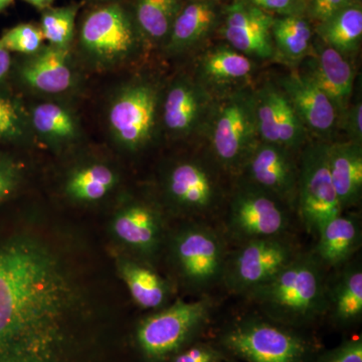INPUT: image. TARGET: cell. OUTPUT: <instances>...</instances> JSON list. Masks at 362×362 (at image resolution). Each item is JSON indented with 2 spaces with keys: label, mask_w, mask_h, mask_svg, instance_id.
Here are the masks:
<instances>
[{
  "label": "cell",
  "mask_w": 362,
  "mask_h": 362,
  "mask_svg": "<svg viewBox=\"0 0 362 362\" xmlns=\"http://www.w3.org/2000/svg\"><path fill=\"white\" fill-rule=\"evenodd\" d=\"M243 168L246 169L252 185L277 197L283 204L296 207L299 168L289 150L258 141Z\"/></svg>",
  "instance_id": "cell-14"
},
{
  "label": "cell",
  "mask_w": 362,
  "mask_h": 362,
  "mask_svg": "<svg viewBox=\"0 0 362 362\" xmlns=\"http://www.w3.org/2000/svg\"><path fill=\"white\" fill-rule=\"evenodd\" d=\"M320 362H362L361 337L343 342L327 352Z\"/></svg>",
  "instance_id": "cell-37"
},
{
  "label": "cell",
  "mask_w": 362,
  "mask_h": 362,
  "mask_svg": "<svg viewBox=\"0 0 362 362\" xmlns=\"http://www.w3.org/2000/svg\"><path fill=\"white\" fill-rule=\"evenodd\" d=\"M326 268L313 252H300L266 284L247 293L272 320L304 325L327 313L329 283Z\"/></svg>",
  "instance_id": "cell-2"
},
{
  "label": "cell",
  "mask_w": 362,
  "mask_h": 362,
  "mask_svg": "<svg viewBox=\"0 0 362 362\" xmlns=\"http://www.w3.org/2000/svg\"><path fill=\"white\" fill-rule=\"evenodd\" d=\"M44 40L40 28L30 23H23L4 33L0 42L7 51L35 54L40 51Z\"/></svg>",
  "instance_id": "cell-33"
},
{
  "label": "cell",
  "mask_w": 362,
  "mask_h": 362,
  "mask_svg": "<svg viewBox=\"0 0 362 362\" xmlns=\"http://www.w3.org/2000/svg\"><path fill=\"white\" fill-rule=\"evenodd\" d=\"M25 1L37 8H45V7L51 6L54 0H25Z\"/></svg>",
  "instance_id": "cell-42"
},
{
  "label": "cell",
  "mask_w": 362,
  "mask_h": 362,
  "mask_svg": "<svg viewBox=\"0 0 362 362\" xmlns=\"http://www.w3.org/2000/svg\"><path fill=\"white\" fill-rule=\"evenodd\" d=\"M182 4V0H136V28L149 42H166Z\"/></svg>",
  "instance_id": "cell-29"
},
{
  "label": "cell",
  "mask_w": 362,
  "mask_h": 362,
  "mask_svg": "<svg viewBox=\"0 0 362 362\" xmlns=\"http://www.w3.org/2000/svg\"><path fill=\"white\" fill-rule=\"evenodd\" d=\"M18 169L11 161L0 158V201L8 197L18 183Z\"/></svg>",
  "instance_id": "cell-40"
},
{
  "label": "cell",
  "mask_w": 362,
  "mask_h": 362,
  "mask_svg": "<svg viewBox=\"0 0 362 362\" xmlns=\"http://www.w3.org/2000/svg\"><path fill=\"white\" fill-rule=\"evenodd\" d=\"M356 0H307V18L320 23L329 20Z\"/></svg>",
  "instance_id": "cell-36"
},
{
  "label": "cell",
  "mask_w": 362,
  "mask_h": 362,
  "mask_svg": "<svg viewBox=\"0 0 362 362\" xmlns=\"http://www.w3.org/2000/svg\"><path fill=\"white\" fill-rule=\"evenodd\" d=\"M25 128V119L18 105L8 98L0 97V139H18Z\"/></svg>",
  "instance_id": "cell-34"
},
{
  "label": "cell",
  "mask_w": 362,
  "mask_h": 362,
  "mask_svg": "<svg viewBox=\"0 0 362 362\" xmlns=\"http://www.w3.org/2000/svg\"><path fill=\"white\" fill-rule=\"evenodd\" d=\"M33 128L44 139L51 143L73 141L78 136L77 121L65 107L54 103H42L32 112Z\"/></svg>",
  "instance_id": "cell-31"
},
{
  "label": "cell",
  "mask_w": 362,
  "mask_h": 362,
  "mask_svg": "<svg viewBox=\"0 0 362 362\" xmlns=\"http://www.w3.org/2000/svg\"><path fill=\"white\" fill-rule=\"evenodd\" d=\"M279 87L291 102L306 129L322 137L333 132L338 122L337 112L309 76L290 74L281 78Z\"/></svg>",
  "instance_id": "cell-19"
},
{
  "label": "cell",
  "mask_w": 362,
  "mask_h": 362,
  "mask_svg": "<svg viewBox=\"0 0 362 362\" xmlns=\"http://www.w3.org/2000/svg\"><path fill=\"white\" fill-rule=\"evenodd\" d=\"M314 254L325 268H338L349 263L361 245L358 218L338 214L317 233Z\"/></svg>",
  "instance_id": "cell-23"
},
{
  "label": "cell",
  "mask_w": 362,
  "mask_h": 362,
  "mask_svg": "<svg viewBox=\"0 0 362 362\" xmlns=\"http://www.w3.org/2000/svg\"><path fill=\"white\" fill-rule=\"evenodd\" d=\"M206 121L209 143L218 163L228 170L243 168L258 143L254 93H225L214 102Z\"/></svg>",
  "instance_id": "cell-3"
},
{
  "label": "cell",
  "mask_w": 362,
  "mask_h": 362,
  "mask_svg": "<svg viewBox=\"0 0 362 362\" xmlns=\"http://www.w3.org/2000/svg\"><path fill=\"white\" fill-rule=\"evenodd\" d=\"M171 265L189 289L202 291L223 279L228 254L216 230L189 223L176 230L169 245Z\"/></svg>",
  "instance_id": "cell-5"
},
{
  "label": "cell",
  "mask_w": 362,
  "mask_h": 362,
  "mask_svg": "<svg viewBox=\"0 0 362 362\" xmlns=\"http://www.w3.org/2000/svg\"><path fill=\"white\" fill-rule=\"evenodd\" d=\"M274 18L244 0H233L223 8L218 28L235 51L249 58L270 59L275 54L272 39Z\"/></svg>",
  "instance_id": "cell-12"
},
{
  "label": "cell",
  "mask_w": 362,
  "mask_h": 362,
  "mask_svg": "<svg viewBox=\"0 0 362 362\" xmlns=\"http://www.w3.org/2000/svg\"><path fill=\"white\" fill-rule=\"evenodd\" d=\"M315 32L319 40L343 56L356 52L362 39L361 1L354 2L329 20L318 23Z\"/></svg>",
  "instance_id": "cell-27"
},
{
  "label": "cell",
  "mask_w": 362,
  "mask_h": 362,
  "mask_svg": "<svg viewBox=\"0 0 362 362\" xmlns=\"http://www.w3.org/2000/svg\"><path fill=\"white\" fill-rule=\"evenodd\" d=\"M223 347L247 362H310V343L282 326L246 319L221 337Z\"/></svg>",
  "instance_id": "cell-6"
},
{
  "label": "cell",
  "mask_w": 362,
  "mask_h": 362,
  "mask_svg": "<svg viewBox=\"0 0 362 362\" xmlns=\"http://www.w3.org/2000/svg\"><path fill=\"white\" fill-rule=\"evenodd\" d=\"M314 30L306 16H275L272 25L274 49L286 61H301L312 51Z\"/></svg>",
  "instance_id": "cell-28"
},
{
  "label": "cell",
  "mask_w": 362,
  "mask_h": 362,
  "mask_svg": "<svg viewBox=\"0 0 362 362\" xmlns=\"http://www.w3.org/2000/svg\"><path fill=\"white\" fill-rule=\"evenodd\" d=\"M21 69V77L33 89L47 94L66 92L74 82L68 49L52 47L40 49Z\"/></svg>",
  "instance_id": "cell-24"
},
{
  "label": "cell",
  "mask_w": 362,
  "mask_h": 362,
  "mask_svg": "<svg viewBox=\"0 0 362 362\" xmlns=\"http://www.w3.org/2000/svg\"><path fill=\"white\" fill-rule=\"evenodd\" d=\"M328 313L341 326L351 325L362 316V270L361 264L345 267L335 284L329 285Z\"/></svg>",
  "instance_id": "cell-26"
},
{
  "label": "cell",
  "mask_w": 362,
  "mask_h": 362,
  "mask_svg": "<svg viewBox=\"0 0 362 362\" xmlns=\"http://www.w3.org/2000/svg\"><path fill=\"white\" fill-rule=\"evenodd\" d=\"M214 304L211 300H177L143 319L136 329L140 351L152 361L175 356L209 323Z\"/></svg>",
  "instance_id": "cell-4"
},
{
  "label": "cell",
  "mask_w": 362,
  "mask_h": 362,
  "mask_svg": "<svg viewBox=\"0 0 362 362\" xmlns=\"http://www.w3.org/2000/svg\"><path fill=\"white\" fill-rule=\"evenodd\" d=\"M138 30L119 4L100 7L86 16L80 32L83 49L98 63L116 64L134 52Z\"/></svg>",
  "instance_id": "cell-9"
},
{
  "label": "cell",
  "mask_w": 362,
  "mask_h": 362,
  "mask_svg": "<svg viewBox=\"0 0 362 362\" xmlns=\"http://www.w3.org/2000/svg\"><path fill=\"white\" fill-rule=\"evenodd\" d=\"M296 209L307 232L315 235L327 221L342 214L331 180L325 143L304 150L298 173Z\"/></svg>",
  "instance_id": "cell-8"
},
{
  "label": "cell",
  "mask_w": 362,
  "mask_h": 362,
  "mask_svg": "<svg viewBox=\"0 0 362 362\" xmlns=\"http://www.w3.org/2000/svg\"><path fill=\"white\" fill-rule=\"evenodd\" d=\"M223 354L209 344H197L173 356L170 362H221Z\"/></svg>",
  "instance_id": "cell-38"
},
{
  "label": "cell",
  "mask_w": 362,
  "mask_h": 362,
  "mask_svg": "<svg viewBox=\"0 0 362 362\" xmlns=\"http://www.w3.org/2000/svg\"><path fill=\"white\" fill-rule=\"evenodd\" d=\"M11 2H13V0H0V11L6 9V7L11 4Z\"/></svg>",
  "instance_id": "cell-43"
},
{
  "label": "cell",
  "mask_w": 362,
  "mask_h": 362,
  "mask_svg": "<svg viewBox=\"0 0 362 362\" xmlns=\"http://www.w3.org/2000/svg\"><path fill=\"white\" fill-rule=\"evenodd\" d=\"M11 66V52L7 51L0 42V81L6 78Z\"/></svg>",
  "instance_id": "cell-41"
},
{
  "label": "cell",
  "mask_w": 362,
  "mask_h": 362,
  "mask_svg": "<svg viewBox=\"0 0 362 362\" xmlns=\"http://www.w3.org/2000/svg\"><path fill=\"white\" fill-rule=\"evenodd\" d=\"M290 216L283 202L251 185L235 192L228 216V230L239 242L285 235Z\"/></svg>",
  "instance_id": "cell-10"
},
{
  "label": "cell",
  "mask_w": 362,
  "mask_h": 362,
  "mask_svg": "<svg viewBox=\"0 0 362 362\" xmlns=\"http://www.w3.org/2000/svg\"><path fill=\"white\" fill-rule=\"evenodd\" d=\"M300 252L285 235L242 242L226 258L221 280L228 291L247 295L275 277Z\"/></svg>",
  "instance_id": "cell-7"
},
{
  "label": "cell",
  "mask_w": 362,
  "mask_h": 362,
  "mask_svg": "<svg viewBox=\"0 0 362 362\" xmlns=\"http://www.w3.org/2000/svg\"><path fill=\"white\" fill-rule=\"evenodd\" d=\"M94 314L49 240L23 233L0 244V362H102Z\"/></svg>",
  "instance_id": "cell-1"
},
{
  "label": "cell",
  "mask_w": 362,
  "mask_h": 362,
  "mask_svg": "<svg viewBox=\"0 0 362 362\" xmlns=\"http://www.w3.org/2000/svg\"><path fill=\"white\" fill-rule=\"evenodd\" d=\"M216 1H220V0H216Z\"/></svg>",
  "instance_id": "cell-45"
},
{
  "label": "cell",
  "mask_w": 362,
  "mask_h": 362,
  "mask_svg": "<svg viewBox=\"0 0 362 362\" xmlns=\"http://www.w3.org/2000/svg\"><path fill=\"white\" fill-rule=\"evenodd\" d=\"M78 7L69 6L45 11L42 16V30L44 39L52 47L68 49L73 40L75 21Z\"/></svg>",
  "instance_id": "cell-32"
},
{
  "label": "cell",
  "mask_w": 362,
  "mask_h": 362,
  "mask_svg": "<svg viewBox=\"0 0 362 362\" xmlns=\"http://www.w3.org/2000/svg\"><path fill=\"white\" fill-rule=\"evenodd\" d=\"M211 93L197 81L181 78L169 87L163 122L173 135L187 136L206 123L213 106Z\"/></svg>",
  "instance_id": "cell-17"
},
{
  "label": "cell",
  "mask_w": 362,
  "mask_h": 362,
  "mask_svg": "<svg viewBox=\"0 0 362 362\" xmlns=\"http://www.w3.org/2000/svg\"><path fill=\"white\" fill-rule=\"evenodd\" d=\"M251 58L235 51L228 45L207 49L197 65V82L206 89L225 90L246 82L254 73Z\"/></svg>",
  "instance_id": "cell-21"
},
{
  "label": "cell",
  "mask_w": 362,
  "mask_h": 362,
  "mask_svg": "<svg viewBox=\"0 0 362 362\" xmlns=\"http://www.w3.org/2000/svg\"><path fill=\"white\" fill-rule=\"evenodd\" d=\"M327 159L342 211L356 206L362 194L361 144L351 141L327 144Z\"/></svg>",
  "instance_id": "cell-22"
},
{
  "label": "cell",
  "mask_w": 362,
  "mask_h": 362,
  "mask_svg": "<svg viewBox=\"0 0 362 362\" xmlns=\"http://www.w3.org/2000/svg\"><path fill=\"white\" fill-rule=\"evenodd\" d=\"M275 16H306L307 0H244Z\"/></svg>",
  "instance_id": "cell-35"
},
{
  "label": "cell",
  "mask_w": 362,
  "mask_h": 362,
  "mask_svg": "<svg viewBox=\"0 0 362 362\" xmlns=\"http://www.w3.org/2000/svg\"><path fill=\"white\" fill-rule=\"evenodd\" d=\"M117 175L105 164L95 163L74 171L66 183V192L73 201L96 202L113 189Z\"/></svg>",
  "instance_id": "cell-30"
},
{
  "label": "cell",
  "mask_w": 362,
  "mask_h": 362,
  "mask_svg": "<svg viewBox=\"0 0 362 362\" xmlns=\"http://www.w3.org/2000/svg\"><path fill=\"white\" fill-rule=\"evenodd\" d=\"M111 230L124 247L146 258L154 256L163 242L160 214L143 202H131L121 207L112 221Z\"/></svg>",
  "instance_id": "cell-18"
},
{
  "label": "cell",
  "mask_w": 362,
  "mask_h": 362,
  "mask_svg": "<svg viewBox=\"0 0 362 362\" xmlns=\"http://www.w3.org/2000/svg\"><path fill=\"white\" fill-rule=\"evenodd\" d=\"M343 127L346 131L349 141L361 144L362 143V104L357 102L354 106L349 107L343 114L341 119Z\"/></svg>",
  "instance_id": "cell-39"
},
{
  "label": "cell",
  "mask_w": 362,
  "mask_h": 362,
  "mask_svg": "<svg viewBox=\"0 0 362 362\" xmlns=\"http://www.w3.org/2000/svg\"><path fill=\"white\" fill-rule=\"evenodd\" d=\"M158 104V90L149 83L124 89L109 110V126L116 141L128 150L145 146L153 134Z\"/></svg>",
  "instance_id": "cell-11"
},
{
  "label": "cell",
  "mask_w": 362,
  "mask_h": 362,
  "mask_svg": "<svg viewBox=\"0 0 362 362\" xmlns=\"http://www.w3.org/2000/svg\"><path fill=\"white\" fill-rule=\"evenodd\" d=\"M118 267L131 297L138 306L146 310H159L168 304L170 286L149 266L135 259H123Z\"/></svg>",
  "instance_id": "cell-25"
},
{
  "label": "cell",
  "mask_w": 362,
  "mask_h": 362,
  "mask_svg": "<svg viewBox=\"0 0 362 362\" xmlns=\"http://www.w3.org/2000/svg\"><path fill=\"white\" fill-rule=\"evenodd\" d=\"M165 192L176 211L187 216L209 213L216 206L220 195L211 171L194 160L178 162L170 169Z\"/></svg>",
  "instance_id": "cell-15"
},
{
  "label": "cell",
  "mask_w": 362,
  "mask_h": 362,
  "mask_svg": "<svg viewBox=\"0 0 362 362\" xmlns=\"http://www.w3.org/2000/svg\"><path fill=\"white\" fill-rule=\"evenodd\" d=\"M312 58L306 75L313 81L337 112L338 120L350 107L354 71L345 56L317 39L312 44Z\"/></svg>",
  "instance_id": "cell-16"
},
{
  "label": "cell",
  "mask_w": 362,
  "mask_h": 362,
  "mask_svg": "<svg viewBox=\"0 0 362 362\" xmlns=\"http://www.w3.org/2000/svg\"><path fill=\"white\" fill-rule=\"evenodd\" d=\"M259 141L292 151L303 144L306 128L280 87L267 83L254 92Z\"/></svg>",
  "instance_id": "cell-13"
},
{
  "label": "cell",
  "mask_w": 362,
  "mask_h": 362,
  "mask_svg": "<svg viewBox=\"0 0 362 362\" xmlns=\"http://www.w3.org/2000/svg\"><path fill=\"white\" fill-rule=\"evenodd\" d=\"M223 8L216 0H188L176 16L166 49L173 54L189 51L218 30Z\"/></svg>",
  "instance_id": "cell-20"
},
{
  "label": "cell",
  "mask_w": 362,
  "mask_h": 362,
  "mask_svg": "<svg viewBox=\"0 0 362 362\" xmlns=\"http://www.w3.org/2000/svg\"><path fill=\"white\" fill-rule=\"evenodd\" d=\"M356 1H361V0H356Z\"/></svg>",
  "instance_id": "cell-44"
}]
</instances>
